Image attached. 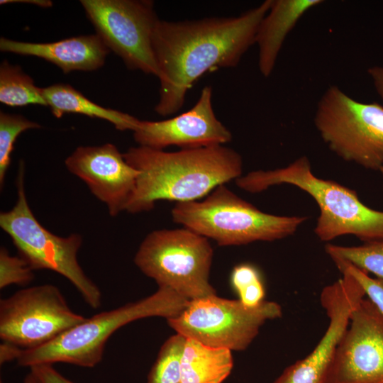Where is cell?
Returning a JSON list of instances; mask_svg holds the SVG:
<instances>
[{"label":"cell","instance_id":"2e32d148","mask_svg":"<svg viewBox=\"0 0 383 383\" xmlns=\"http://www.w3.org/2000/svg\"><path fill=\"white\" fill-rule=\"evenodd\" d=\"M0 50L42 58L57 66L64 73L98 70L104 65L110 51L96 33L51 43L22 42L2 37Z\"/></svg>","mask_w":383,"mask_h":383},{"label":"cell","instance_id":"3957f363","mask_svg":"<svg viewBox=\"0 0 383 383\" xmlns=\"http://www.w3.org/2000/svg\"><path fill=\"white\" fill-rule=\"evenodd\" d=\"M235 182L250 193L287 184L309 194L320 210L314 233L322 241L329 242L345 235H353L364 243L383 240V211L364 204L354 190L316 177L306 156L284 167L250 172Z\"/></svg>","mask_w":383,"mask_h":383},{"label":"cell","instance_id":"d4e9b609","mask_svg":"<svg viewBox=\"0 0 383 383\" xmlns=\"http://www.w3.org/2000/svg\"><path fill=\"white\" fill-rule=\"evenodd\" d=\"M335 266L340 272L346 271L356 279L367 299L383 315V279L371 277L365 272L348 264L340 263Z\"/></svg>","mask_w":383,"mask_h":383},{"label":"cell","instance_id":"5bb4252c","mask_svg":"<svg viewBox=\"0 0 383 383\" xmlns=\"http://www.w3.org/2000/svg\"><path fill=\"white\" fill-rule=\"evenodd\" d=\"M133 132L140 146L157 150L170 146L191 149L221 145L232 140L231 131L213 111L210 86L203 88L196 103L187 111L162 121L140 120Z\"/></svg>","mask_w":383,"mask_h":383},{"label":"cell","instance_id":"9c48e42d","mask_svg":"<svg viewBox=\"0 0 383 383\" xmlns=\"http://www.w3.org/2000/svg\"><path fill=\"white\" fill-rule=\"evenodd\" d=\"M282 316V306L275 301L265 300L256 306L248 307L239 299L213 294L190 301L180 314L167 319V322L177 333L187 338L212 347L243 351L266 321Z\"/></svg>","mask_w":383,"mask_h":383},{"label":"cell","instance_id":"f1b7e54d","mask_svg":"<svg viewBox=\"0 0 383 383\" xmlns=\"http://www.w3.org/2000/svg\"><path fill=\"white\" fill-rule=\"evenodd\" d=\"M21 348L13 344L4 342L0 346V362L4 364L13 360H17Z\"/></svg>","mask_w":383,"mask_h":383},{"label":"cell","instance_id":"277c9868","mask_svg":"<svg viewBox=\"0 0 383 383\" xmlns=\"http://www.w3.org/2000/svg\"><path fill=\"white\" fill-rule=\"evenodd\" d=\"M189 301L169 288L159 287L145 298L86 318L44 345L22 349L17 363L29 367L57 362L93 367L101 361L109 337L121 327L145 318L176 317Z\"/></svg>","mask_w":383,"mask_h":383},{"label":"cell","instance_id":"8fae6325","mask_svg":"<svg viewBox=\"0 0 383 383\" xmlns=\"http://www.w3.org/2000/svg\"><path fill=\"white\" fill-rule=\"evenodd\" d=\"M96 34L128 68L157 77L152 45L158 18L150 0H82Z\"/></svg>","mask_w":383,"mask_h":383},{"label":"cell","instance_id":"cb8c5ba5","mask_svg":"<svg viewBox=\"0 0 383 383\" xmlns=\"http://www.w3.org/2000/svg\"><path fill=\"white\" fill-rule=\"evenodd\" d=\"M34 279L33 270L21 257L12 256L5 247L0 249V288L24 286Z\"/></svg>","mask_w":383,"mask_h":383},{"label":"cell","instance_id":"d6a6232c","mask_svg":"<svg viewBox=\"0 0 383 383\" xmlns=\"http://www.w3.org/2000/svg\"><path fill=\"white\" fill-rule=\"evenodd\" d=\"M379 172H381L382 175V179H383V167L381 168V170H379ZM383 186V185H382Z\"/></svg>","mask_w":383,"mask_h":383},{"label":"cell","instance_id":"7402d4cb","mask_svg":"<svg viewBox=\"0 0 383 383\" xmlns=\"http://www.w3.org/2000/svg\"><path fill=\"white\" fill-rule=\"evenodd\" d=\"M186 338L175 333L162 344L148 374V383H181V358Z\"/></svg>","mask_w":383,"mask_h":383},{"label":"cell","instance_id":"603a6c76","mask_svg":"<svg viewBox=\"0 0 383 383\" xmlns=\"http://www.w3.org/2000/svg\"><path fill=\"white\" fill-rule=\"evenodd\" d=\"M39 123L23 116L0 112V186L4 184L5 176L11 164V155L18 136L25 131L38 129Z\"/></svg>","mask_w":383,"mask_h":383},{"label":"cell","instance_id":"4316f807","mask_svg":"<svg viewBox=\"0 0 383 383\" xmlns=\"http://www.w3.org/2000/svg\"><path fill=\"white\" fill-rule=\"evenodd\" d=\"M239 300L246 306L254 307L264 300L265 289L262 279H258L238 292Z\"/></svg>","mask_w":383,"mask_h":383},{"label":"cell","instance_id":"4dcf8cb0","mask_svg":"<svg viewBox=\"0 0 383 383\" xmlns=\"http://www.w3.org/2000/svg\"><path fill=\"white\" fill-rule=\"evenodd\" d=\"M11 2H20V3H28L30 4H35L38 6L48 8L52 6V2L51 1L48 0H21V1H13V0H1L0 4H9Z\"/></svg>","mask_w":383,"mask_h":383},{"label":"cell","instance_id":"f546056e","mask_svg":"<svg viewBox=\"0 0 383 383\" xmlns=\"http://www.w3.org/2000/svg\"><path fill=\"white\" fill-rule=\"evenodd\" d=\"M367 72L383 102V66H372L368 69Z\"/></svg>","mask_w":383,"mask_h":383},{"label":"cell","instance_id":"4fadbf2b","mask_svg":"<svg viewBox=\"0 0 383 383\" xmlns=\"http://www.w3.org/2000/svg\"><path fill=\"white\" fill-rule=\"evenodd\" d=\"M341 273L342 277L325 287L321 294V304L329 320L323 337L307 356L287 367L273 383H326L351 314L365 295L352 274Z\"/></svg>","mask_w":383,"mask_h":383},{"label":"cell","instance_id":"836d02e7","mask_svg":"<svg viewBox=\"0 0 383 383\" xmlns=\"http://www.w3.org/2000/svg\"><path fill=\"white\" fill-rule=\"evenodd\" d=\"M1 383H2V382H1Z\"/></svg>","mask_w":383,"mask_h":383},{"label":"cell","instance_id":"e0dca14e","mask_svg":"<svg viewBox=\"0 0 383 383\" xmlns=\"http://www.w3.org/2000/svg\"><path fill=\"white\" fill-rule=\"evenodd\" d=\"M321 0H272L261 21L255 37L258 48V67L265 77L273 72L283 43L299 20Z\"/></svg>","mask_w":383,"mask_h":383},{"label":"cell","instance_id":"1f68e13d","mask_svg":"<svg viewBox=\"0 0 383 383\" xmlns=\"http://www.w3.org/2000/svg\"><path fill=\"white\" fill-rule=\"evenodd\" d=\"M23 383H39L35 377L30 372L25 377Z\"/></svg>","mask_w":383,"mask_h":383},{"label":"cell","instance_id":"52a82bcc","mask_svg":"<svg viewBox=\"0 0 383 383\" xmlns=\"http://www.w3.org/2000/svg\"><path fill=\"white\" fill-rule=\"evenodd\" d=\"M213 256L208 238L183 227L150 232L133 261L159 287L192 301L216 294L209 281Z\"/></svg>","mask_w":383,"mask_h":383},{"label":"cell","instance_id":"5b68a950","mask_svg":"<svg viewBox=\"0 0 383 383\" xmlns=\"http://www.w3.org/2000/svg\"><path fill=\"white\" fill-rule=\"evenodd\" d=\"M171 215L174 222L214 240L220 246L282 239L294 234L307 219L263 212L225 184L203 201L176 203Z\"/></svg>","mask_w":383,"mask_h":383},{"label":"cell","instance_id":"ba28073f","mask_svg":"<svg viewBox=\"0 0 383 383\" xmlns=\"http://www.w3.org/2000/svg\"><path fill=\"white\" fill-rule=\"evenodd\" d=\"M314 124L328 148L343 160L367 170L383 167V106L362 103L336 86L318 102Z\"/></svg>","mask_w":383,"mask_h":383},{"label":"cell","instance_id":"8992f818","mask_svg":"<svg viewBox=\"0 0 383 383\" xmlns=\"http://www.w3.org/2000/svg\"><path fill=\"white\" fill-rule=\"evenodd\" d=\"M25 164L19 162L18 198L14 206L0 214V226L11 238L21 257L33 270L55 272L72 283L92 309L101 304V292L84 273L77 254L82 237L77 233L58 236L46 229L32 212L24 187Z\"/></svg>","mask_w":383,"mask_h":383},{"label":"cell","instance_id":"44dd1931","mask_svg":"<svg viewBox=\"0 0 383 383\" xmlns=\"http://www.w3.org/2000/svg\"><path fill=\"white\" fill-rule=\"evenodd\" d=\"M325 250L335 265L348 264L383 279V240L357 246L327 243Z\"/></svg>","mask_w":383,"mask_h":383},{"label":"cell","instance_id":"6da1fadb","mask_svg":"<svg viewBox=\"0 0 383 383\" xmlns=\"http://www.w3.org/2000/svg\"><path fill=\"white\" fill-rule=\"evenodd\" d=\"M272 1L266 0L234 17L159 19L152 37L160 81L155 111L162 116L177 113L201 76L219 68L236 67L255 44L259 25Z\"/></svg>","mask_w":383,"mask_h":383},{"label":"cell","instance_id":"9a60e30c","mask_svg":"<svg viewBox=\"0 0 383 383\" xmlns=\"http://www.w3.org/2000/svg\"><path fill=\"white\" fill-rule=\"evenodd\" d=\"M65 164L106 205L110 216H116L126 210L135 189L138 172L126 162L116 145L79 146Z\"/></svg>","mask_w":383,"mask_h":383},{"label":"cell","instance_id":"484cf974","mask_svg":"<svg viewBox=\"0 0 383 383\" xmlns=\"http://www.w3.org/2000/svg\"><path fill=\"white\" fill-rule=\"evenodd\" d=\"M262 279L257 267L249 263H243L233 267L231 273V284L238 293L251 283Z\"/></svg>","mask_w":383,"mask_h":383},{"label":"cell","instance_id":"83f0119b","mask_svg":"<svg viewBox=\"0 0 383 383\" xmlns=\"http://www.w3.org/2000/svg\"><path fill=\"white\" fill-rule=\"evenodd\" d=\"M30 368L39 383H74L59 373L52 364L36 365Z\"/></svg>","mask_w":383,"mask_h":383},{"label":"cell","instance_id":"ffe728a7","mask_svg":"<svg viewBox=\"0 0 383 383\" xmlns=\"http://www.w3.org/2000/svg\"><path fill=\"white\" fill-rule=\"evenodd\" d=\"M0 101L12 107L30 104L48 106L43 88L36 87L21 67L6 60L0 65Z\"/></svg>","mask_w":383,"mask_h":383},{"label":"cell","instance_id":"7c38bea8","mask_svg":"<svg viewBox=\"0 0 383 383\" xmlns=\"http://www.w3.org/2000/svg\"><path fill=\"white\" fill-rule=\"evenodd\" d=\"M326 383H383V315L368 299L352 313Z\"/></svg>","mask_w":383,"mask_h":383},{"label":"cell","instance_id":"d6986e66","mask_svg":"<svg viewBox=\"0 0 383 383\" xmlns=\"http://www.w3.org/2000/svg\"><path fill=\"white\" fill-rule=\"evenodd\" d=\"M43 95L52 115L57 118L65 113H79L106 120L119 131H132L140 121L128 113L94 103L67 84L57 83L43 88Z\"/></svg>","mask_w":383,"mask_h":383},{"label":"cell","instance_id":"7a4b0ae2","mask_svg":"<svg viewBox=\"0 0 383 383\" xmlns=\"http://www.w3.org/2000/svg\"><path fill=\"white\" fill-rule=\"evenodd\" d=\"M123 154L138 172L130 213L150 211L160 200L197 201L243 172L241 155L223 145L175 152L138 145Z\"/></svg>","mask_w":383,"mask_h":383},{"label":"cell","instance_id":"ac0fdd59","mask_svg":"<svg viewBox=\"0 0 383 383\" xmlns=\"http://www.w3.org/2000/svg\"><path fill=\"white\" fill-rule=\"evenodd\" d=\"M231 352L186 338L181 358V383H222L233 367Z\"/></svg>","mask_w":383,"mask_h":383},{"label":"cell","instance_id":"30bf717a","mask_svg":"<svg viewBox=\"0 0 383 383\" xmlns=\"http://www.w3.org/2000/svg\"><path fill=\"white\" fill-rule=\"evenodd\" d=\"M85 319L50 284L21 289L0 301V337L23 350L44 345Z\"/></svg>","mask_w":383,"mask_h":383}]
</instances>
